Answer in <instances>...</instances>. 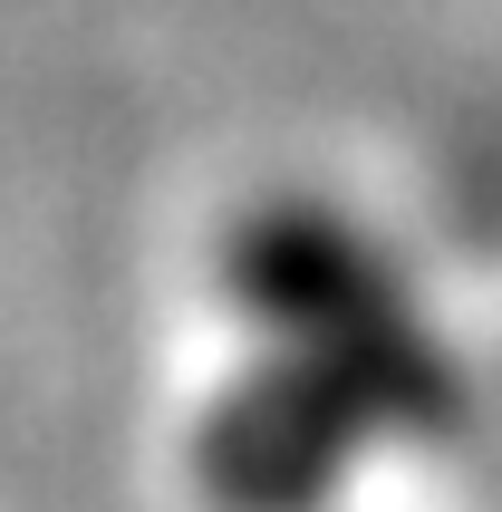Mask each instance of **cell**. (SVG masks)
Segmentation results:
<instances>
[{
	"label": "cell",
	"instance_id": "2",
	"mask_svg": "<svg viewBox=\"0 0 502 512\" xmlns=\"http://www.w3.org/2000/svg\"><path fill=\"white\" fill-rule=\"evenodd\" d=\"M377 426L338 377L319 368H271V377H242L213 426H203V484L223 512H309L319 493L338 484V464L358 455V435Z\"/></svg>",
	"mask_w": 502,
	"mask_h": 512
},
{
	"label": "cell",
	"instance_id": "1",
	"mask_svg": "<svg viewBox=\"0 0 502 512\" xmlns=\"http://www.w3.org/2000/svg\"><path fill=\"white\" fill-rule=\"evenodd\" d=\"M232 290L290 339V358L338 377L348 397L387 416H435L445 406V358L416 329V300L358 232L319 203H271L232 242Z\"/></svg>",
	"mask_w": 502,
	"mask_h": 512
}]
</instances>
